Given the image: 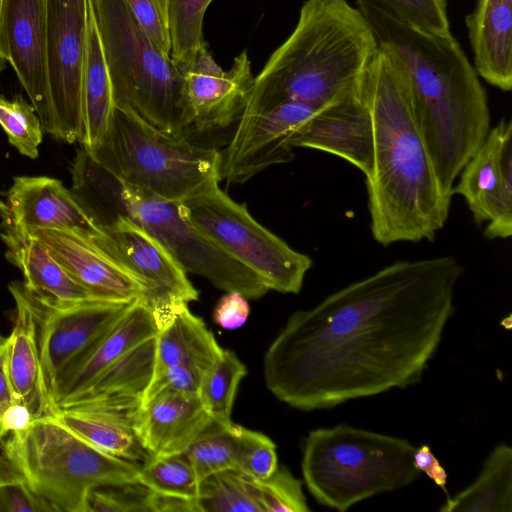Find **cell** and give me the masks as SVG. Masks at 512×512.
<instances>
[{"mask_svg": "<svg viewBox=\"0 0 512 512\" xmlns=\"http://www.w3.org/2000/svg\"><path fill=\"white\" fill-rule=\"evenodd\" d=\"M356 3L406 79L442 190L452 199L456 178L491 128L478 74L452 34L417 28L370 1Z\"/></svg>", "mask_w": 512, "mask_h": 512, "instance_id": "cell-2", "label": "cell"}, {"mask_svg": "<svg viewBox=\"0 0 512 512\" xmlns=\"http://www.w3.org/2000/svg\"><path fill=\"white\" fill-rule=\"evenodd\" d=\"M154 359L155 336L125 354L103 371L81 393L56 407L141 406L153 375Z\"/></svg>", "mask_w": 512, "mask_h": 512, "instance_id": "cell-28", "label": "cell"}, {"mask_svg": "<svg viewBox=\"0 0 512 512\" xmlns=\"http://www.w3.org/2000/svg\"><path fill=\"white\" fill-rule=\"evenodd\" d=\"M0 125L20 154L37 158L44 131L33 105L21 96L12 100L0 96Z\"/></svg>", "mask_w": 512, "mask_h": 512, "instance_id": "cell-37", "label": "cell"}, {"mask_svg": "<svg viewBox=\"0 0 512 512\" xmlns=\"http://www.w3.org/2000/svg\"><path fill=\"white\" fill-rule=\"evenodd\" d=\"M71 177L72 194L102 231L128 217L126 183L98 163L83 146L73 160Z\"/></svg>", "mask_w": 512, "mask_h": 512, "instance_id": "cell-30", "label": "cell"}, {"mask_svg": "<svg viewBox=\"0 0 512 512\" xmlns=\"http://www.w3.org/2000/svg\"><path fill=\"white\" fill-rule=\"evenodd\" d=\"M1 37L6 59L40 119L55 136L51 106L46 36V0H3Z\"/></svg>", "mask_w": 512, "mask_h": 512, "instance_id": "cell-15", "label": "cell"}, {"mask_svg": "<svg viewBox=\"0 0 512 512\" xmlns=\"http://www.w3.org/2000/svg\"><path fill=\"white\" fill-rule=\"evenodd\" d=\"M89 153L127 185L169 201L181 203L222 181L220 151L164 132L125 105H115L103 140Z\"/></svg>", "mask_w": 512, "mask_h": 512, "instance_id": "cell-7", "label": "cell"}, {"mask_svg": "<svg viewBox=\"0 0 512 512\" xmlns=\"http://www.w3.org/2000/svg\"><path fill=\"white\" fill-rule=\"evenodd\" d=\"M100 246L147 287L150 308L169 302L198 300V291L168 250L130 217L103 230Z\"/></svg>", "mask_w": 512, "mask_h": 512, "instance_id": "cell-16", "label": "cell"}, {"mask_svg": "<svg viewBox=\"0 0 512 512\" xmlns=\"http://www.w3.org/2000/svg\"><path fill=\"white\" fill-rule=\"evenodd\" d=\"M213 0H169L170 57L184 71L205 45L203 21Z\"/></svg>", "mask_w": 512, "mask_h": 512, "instance_id": "cell-35", "label": "cell"}, {"mask_svg": "<svg viewBox=\"0 0 512 512\" xmlns=\"http://www.w3.org/2000/svg\"><path fill=\"white\" fill-rule=\"evenodd\" d=\"M156 333L157 325L152 309L144 298L135 300L109 329L57 377L51 389L53 409L81 393L103 371Z\"/></svg>", "mask_w": 512, "mask_h": 512, "instance_id": "cell-21", "label": "cell"}, {"mask_svg": "<svg viewBox=\"0 0 512 512\" xmlns=\"http://www.w3.org/2000/svg\"><path fill=\"white\" fill-rule=\"evenodd\" d=\"M140 410L88 405L56 407L50 415L94 447L122 459L143 463L150 455L136 432Z\"/></svg>", "mask_w": 512, "mask_h": 512, "instance_id": "cell-27", "label": "cell"}, {"mask_svg": "<svg viewBox=\"0 0 512 512\" xmlns=\"http://www.w3.org/2000/svg\"><path fill=\"white\" fill-rule=\"evenodd\" d=\"M8 288L15 302V317L6 338L7 374L16 403L26 406L35 420L53 410L41 362L37 309L24 283L12 282Z\"/></svg>", "mask_w": 512, "mask_h": 512, "instance_id": "cell-22", "label": "cell"}, {"mask_svg": "<svg viewBox=\"0 0 512 512\" xmlns=\"http://www.w3.org/2000/svg\"><path fill=\"white\" fill-rule=\"evenodd\" d=\"M249 312L246 297L238 292H226L214 308L213 319L223 329L234 330L244 325Z\"/></svg>", "mask_w": 512, "mask_h": 512, "instance_id": "cell-45", "label": "cell"}, {"mask_svg": "<svg viewBox=\"0 0 512 512\" xmlns=\"http://www.w3.org/2000/svg\"><path fill=\"white\" fill-rule=\"evenodd\" d=\"M0 238L6 259L22 272L31 293L59 303L104 299L76 281L29 232L2 222Z\"/></svg>", "mask_w": 512, "mask_h": 512, "instance_id": "cell-25", "label": "cell"}, {"mask_svg": "<svg viewBox=\"0 0 512 512\" xmlns=\"http://www.w3.org/2000/svg\"><path fill=\"white\" fill-rule=\"evenodd\" d=\"M0 512H55L3 457L0 458Z\"/></svg>", "mask_w": 512, "mask_h": 512, "instance_id": "cell-42", "label": "cell"}, {"mask_svg": "<svg viewBox=\"0 0 512 512\" xmlns=\"http://www.w3.org/2000/svg\"><path fill=\"white\" fill-rule=\"evenodd\" d=\"M413 463L420 472H424L437 486L448 494L446 489L447 472L428 445L424 444L419 448H415Z\"/></svg>", "mask_w": 512, "mask_h": 512, "instance_id": "cell-46", "label": "cell"}, {"mask_svg": "<svg viewBox=\"0 0 512 512\" xmlns=\"http://www.w3.org/2000/svg\"><path fill=\"white\" fill-rule=\"evenodd\" d=\"M407 440L339 424L309 432L302 447L304 482L321 505L346 511L420 476Z\"/></svg>", "mask_w": 512, "mask_h": 512, "instance_id": "cell-6", "label": "cell"}, {"mask_svg": "<svg viewBox=\"0 0 512 512\" xmlns=\"http://www.w3.org/2000/svg\"><path fill=\"white\" fill-rule=\"evenodd\" d=\"M236 470L261 481L278 467L276 446L266 435L236 425Z\"/></svg>", "mask_w": 512, "mask_h": 512, "instance_id": "cell-39", "label": "cell"}, {"mask_svg": "<svg viewBox=\"0 0 512 512\" xmlns=\"http://www.w3.org/2000/svg\"><path fill=\"white\" fill-rule=\"evenodd\" d=\"M476 73L502 91L512 89V0H477L465 18Z\"/></svg>", "mask_w": 512, "mask_h": 512, "instance_id": "cell-26", "label": "cell"}, {"mask_svg": "<svg viewBox=\"0 0 512 512\" xmlns=\"http://www.w3.org/2000/svg\"><path fill=\"white\" fill-rule=\"evenodd\" d=\"M31 294L38 315L41 362L51 397L52 386L61 372L109 329L134 301L91 299L59 303Z\"/></svg>", "mask_w": 512, "mask_h": 512, "instance_id": "cell-14", "label": "cell"}, {"mask_svg": "<svg viewBox=\"0 0 512 512\" xmlns=\"http://www.w3.org/2000/svg\"><path fill=\"white\" fill-rule=\"evenodd\" d=\"M247 374L245 365L234 352L222 349L216 360L203 372L199 399L215 422L229 427L231 412L240 381Z\"/></svg>", "mask_w": 512, "mask_h": 512, "instance_id": "cell-32", "label": "cell"}, {"mask_svg": "<svg viewBox=\"0 0 512 512\" xmlns=\"http://www.w3.org/2000/svg\"><path fill=\"white\" fill-rule=\"evenodd\" d=\"M379 45L346 0H306L290 36L271 54L242 114L301 102L317 109L358 89Z\"/></svg>", "mask_w": 512, "mask_h": 512, "instance_id": "cell-4", "label": "cell"}, {"mask_svg": "<svg viewBox=\"0 0 512 512\" xmlns=\"http://www.w3.org/2000/svg\"><path fill=\"white\" fill-rule=\"evenodd\" d=\"M29 233L47 247L76 281L95 295L126 302L146 297L144 283L100 246L98 237L102 235L72 229H42Z\"/></svg>", "mask_w": 512, "mask_h": 512, "instance_id": "cell-18", "label": "cell"}, {"mask_svg": "<svg viewBox=\"0 0 512 512\" xmlns=\"http://www.w3.org/2000/svg\"><path fill=\"white\" fill-rule=\"evenodd\" d=\"M3 458L55 512H82L89 490L138 482L140 467L94 447L51 415L10 433Z\"/></svg>", "mask_w": 512, "mask_h": 512, "instance_id": "cell-8", "label": "cell"}, {"mask_svg": "<svg viewBox=\"0 0 512 512\" xmlns=\"http://www.w3.org/2000/svg\"><path fill=\"white\" fill-rule=\"evenodd\" d=\"M203 372L190 366L175 365L153 373L143 401L163 390L198 394Z\"/></svg>", "mask_w": 512, "mask_h": 512, "instance_id": "cell-44", "label": "cell"}, {"mask_svg": "<svg viewBox=\"0 0 512 512\" xmlns=\"http://www.w3.org/2000/svg\"><path fill=\"white\" fill-rule=\"evenodd\" d=\"M16 401L14 399L13 391L6 369V339L0 343V440L3 439L1 431V422L5 412Z\"/></svg>", "mask_w": 512, "mask_h": 512, "instance_id": "cell-48", "label": "cell"}, {"mask_svg": "<svg viewBox=\"0 0 512 512\" xmlns=\"http://www.w3.org/2000/svg\"><path fill=\"white\" fill-rule=\"evenodd\" d=\"M3 223L25 231L72 229L94 236L104 234L87 215L71 190L47 176H17L0 201Z\"/></svg>", "mask_w": 512, "mask_h": 512, "instance_id": "cell-20", "label": "cell"}, {"mask_svg": "<svg viewBox=\"0 0 512 512\" xmlns=\"http://www.w3.org/2000/svg\"><path fill=\"white\" fill-rule=\"evenodd\" d=\"M7 60L0 57V73L5 69Z\"/></svg>", "mask_w": 512, "mask_h": 512, "instance_id": "cell-50", "label": "cell"}, {"mask_svg": "<svg viewBox=\"0 0 512 512\" xmlns=\"http://www.w3.org/2000/svg\"><path fill=\"white\" fill-rule=\"evenodd\" d=\"M89 0H46L47 62L56 140L82 134V72Z\"/></svg>", "mask_w": 512, "mask_h": 512, "instance_id": "cell-11", "label": "cell"}, {"mask_svg": "<svg viewBox=\"0 0 512 512\" xmlns=\"http://www.w3.org/2000/svg\"><path fill=\"white\" fill-rule=\"evenodd\" d=\"M452 193L462 196L484 236L512 235V121L501 118L466 163Z\"/></svg>", "mask_w": 512, "mask_h": 512, "instance_id": "cell-13", "label": "cell"}, {"mask_svg": "<svg viewBox=\"0 0 512 512\" xmlns=\"http://www.w3.org/2000/svg\"><path fill=\"white\" fill-rule=\"evenodd\" d=\"M128 217L153 235L186 273L204 277L225 292L258 299L269 288L252 271L212 244L186 217L181 204L126 184Z\"/></svg>", "mask_w": 512, "mask_h": 512, "instance_id": "cell-10", "label": "cell"}, {"mask_svg": "<svg viewBox=\"0 0 512 512\" xmlns=\"http://www.w3.org/2000/svg\"><path fill=\"white\" fill-rule=\"evenodd\" d=\"M2 5H3V0H0V57L6 59V54H5V50H4V47H3V44H2V37H1V13H2ZM7 60V59H6Z\"/></svg>", "mask_w": 512, "mask_h": 512, "instance_id": "cell-49", "label": "cell"}, {"mask_svg": "<svg viewBox=\"0 0 512 512\" xmlns=\"http://www.w3.org/2000/svg\"><path fill=\"white\" fill-rule=\"evenodd\" d=\"M373 124L366 180L370 230L383 246L434 240L451 206L419 128L406 79L379 47L364 79Z\"/></svg>", "mask_w": 512, "mask_h": 512, "instance_id": "cell-3", "label": "cell"}, {"mask_svg": "<svg viewBox=\"0 0 512 512\" xmlns=\"http://www.w3.org/2000/svg\"><path fill=\"white\" fill-rule=\"evenodd\" d=\"M422 30L451 34L446 0H366Z\"/></svg>", "mask_w": 512, "mask_h": 512, "instance_id": "cell-41", "label": "cell"}, {"mask_svg": "<svg viewBox=\"0 0 512 512\" xmlns=\"http://www.w3.org/2000/svg\"><path fill=\"white\" fill-rule=\"evenodd\" d=\"M115 105L169 134L190 136L184 76L135 20L125 0H89Z\"/></svg>", "mask_w": 512, "mask_h": 512, "instance_id": "cell-5", "label": "cell"}, {"mask_svg": "<svg viewBox=\"0 0 512 512\" xmlns=\"http://www.w3.org/2000/svg\"><path fill=\"white\" fill-rule=\"evenodd\" d=\"M34 420L29 409L19 403L13 404L3 415L1 431L3 438L8 434L28 427Z\"/></svg>", "mask_w": 512, "mask_h": 512, "instance_id": "cell-47", "label": "cell"}, {"mask_svg": "<svg viewBox=\"0 0 512 512\" xmlns=\"http://www.w3.org/2000/svg\"><path fill=\"white\" fill-rule=\"evenodd\" d=\"M441 512H511L512 448L496 445L475 481L453 497L447 496Z\"/></svg>", "mask_w": 512, "mask_h": 512, "instance_id": "cell-31", "label": "cell"}, {"mask_svg": "<svg viewBox=\"0 0 512 512\" xmlns=\"http://www.w3.org/2000/svg\"><path fill=\"white\" fill-rule=\"evenodd\" d=\"M254 482L263 512L310 511L302 490V482L286 467H277L268 478Z\"/></svg>", "mask_w": 512, "mask_h": 512, "instance_id": "cell-40", "label": "cell"}, {"mask_svg": "<svg viewBox=\"0 0 512 512\" xmlns=\"http://www.w3.org/2000/svg\"><path fill=\"white\" fill-rule=\"evenodd\" d=\"M293 146L330 153L369 177L373 164V124L364 81L358 89L318 110L299 132Z\"/></svg>", "mask_w": 512, "mask_h": 512, "instance_id": "cell-19", "label": "cell"}, {"mask_svg": "<svg viewBox=\"0 0 512 512\" xmlns=\"http://www.w3.org/2000/svg\"><path fill=\"white\" fill-rule=\"evenodd\" d=\"M463 273L453 256L398 260L294 312L265 353L267 388L313 411L418 383Z\"/></svg>", "mask_w": 512, "mask_h": 512, "instance_id": "cell-1", "label": "cell"}, {"mask_svg": "<svg viewBox=\"0 0 512 512\" xmlns=\"http://www.w3.org/2000/svg\"><path fill=\"white\" fill-rule=\"evenodd\" d=\"M157 325L153 373L175 365L204 372L220 355L222 347L205 323L185 302L152 308Z\"/></svg>", "mask_w": 512, "mask_h": 512, "instance_id": "cell-24", "label": "cell"}, {"mask_svg": "<svg viewBox=\"0 0 512 512\" xmlns=\"http://www.w3.org/2000/svg\"><path fill=\"white\" fill-rule=\"evenodd\" d=\"M6 338H3L1 335H0V343L4 342Z\"/></svg>", "mask_w": 512, "mask_h": 512, "instance_id": "cell-51", "label": "cell"}, {"mask_svg": "<svg viewBox=\"0 0 512 512\" xmlns=\"http://www.w3.org/2000/svg\"><path fill=\"white\" fill-rule=\"evenodd\" d=\"M137 481L155 493L197 503L200 482L184 453L150 456L140 464Z\"/></svg>", "mask_w": 512, "mask_h": 512, "instance_id": "cell-34", "label": "cell"}, {"mask_svg": "<svg viewBox=\"0 0 512 512\" xmlns=\"http://www.w3.org/2000/svg\"><path fill=\"white\" fill-rule=\"evenodd\" d=\"M211 421L198 394L163 390L143 401L136 432L150 456H166L183 453Z\"/></svg>", "mask_w": 512, "mask_h": 512, "instance_id": "cell-23", "label": "cell"}, {"mask_svg": "<svg viewBox=\"0 0 512 512\" xmlns=\"http://www.w3.org/2000/svg\"><path fill=\"white\" fill-rule=\"evenodd\" d=\"M236 424L223 426L214 420L183 452L201 482L225 470H236Z\"/></svg>", "mask_w": 512, "mask_h": 512, "instance_id": "cell-36", "label": "cell"}, {"mask_svg": "<svg viewBox=\"0 0 512 512\" xmlns=\"http://www.w3.org/2000/svg\"><path fill=\"white\" fill-rule=\"evenodd\" d=\"M320 109L284 102L268 110L241 114L236 130L221 152V180L244 183L256 174L294 159V140Z\"/></svg>", "mask_w": 512, "mask_h": 512, "instance_id": "cell-12", "label": "cell"}, {"mask_svg": "<svg viewBox=\"0 0 512 512\" xmlns=\"http://www.w3.org/2000/svg\"><path fill=\"white\" fill-rule=\"evenodd\" d=\"M182 210L193 225L227 256L280 293H299L312 259L257 222L246 205L215 182L185 199Z\"/></svg>", "mask_w": 512, "mask_h": 512, "instance_id": "cell-9", "label": "cell"}, {"mask_svg": "<svg viewBox=\"0 0 512 512\" xmlns=\"http://www.w3.org/2000/svg\"><path fill=\"white\" fill-rule=\"evenodd\" d=\"M135 20L165 54L170 55L169 0H125Z\"/></svg>", "mask_w": 512, "mask_h": 512, "instance_id": "cell-43", "label": "cell"}, {"mask_svg": "<svg viewBox=\"0 0 512 512\" xmlns=\"http://www.w3.org/2000/svg\"><path fill=\"white\" fill-rule=\"evenodd\" d=\"M198 512H263L254 480L237 470H225L203 479Z\"/></svg>", "mask_w": 512, "mask_h": 512, "instance_id": "cell-33", "label": "cell"}, {"mask_svg": "<svg viewBox=\"0 0 512 512\" xmlns=\"http://www.w3.org/2000/svg\"><path fill=\"white\" fill-rule=\"evenodd\" d=\"M115 107L112 84L89 2L88 34L82 72V134L79 142L94 151L103 140Z\"/></svg>", "mask_w": 512, "mask_h": 512, "instance_id": "cell-29", "label": "cell"}, {"mask_svg": "<svg viewBox=\"0 0 512 512\" xmlns=\"http://www.w3.org/2000/svg\"><path fill=\"white\" fill-rule=\"evenodd\" d=\"M152 491L139 482L104 485L88 491L82 512H152Z\"/></svg>", "mask_w": 512, "mask_h": 512, "instance_id": "cell-38", "label": "cell"}, {"mask_svg": "<svg viewBox=\"0 0 512 512\" xmlns=\"http://www.w3.org/2000/svg\"><path fill=\"white\" fill-rule=\"evenodd\" d=\"M190 131H211L230 126L241 116L255 76L247 51L224 71L203 45L190 67L182 71Z\"/></svg>", "mask_w": 512, "mask_h": 512, "instance_id": "cell-17", "label": "cell"}]
</instances>
